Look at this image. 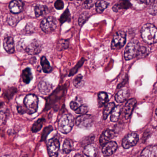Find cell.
<instances>
[{
  "instance_id": "1",
  "label": "cell",
  "mask_w": 157,
  "mask_h": 157,
  "mask_svg": "<svg viewBox=\"0 0 157 157\" xmlns=\"http://www.w3.org/2000/svg\"><path fill=\"white\" fill-rule=\"evenodd\" d=\"M157 29L151 24L144 25L141 30V36L146 44H152L157 43Z\"/></svg>"
},
{
  "instance_id": "21",
  "label": "cell",
  "mask_w": 157,
  "mask_h": 157,
  "mask_svg": "<svg viewBox=\"0 0 157 157\" xmlns=\"http://www.w3.org/2000/svg\"><path fill=\"white\" fill-rule=\"evenodd\" d=\"M122 108L121 105H117L115 106L113 110L111 113L110 120L112 122H116L118 121L122 112Z\"/></svg>"
},
{
  "instance_id": "19",
  "label": "cell",
  "mask_w": 157,
  "mask_h": 157,
  "mask_svg": "<svg viewBox=\"0 0 157 157\" xmlns=\"http://www.w3.org/2000/svg\"><path fill=\"white\" fill-rule=\"evenodd\" d=\"M38 90L41 93L43 94H48L52 91L53 87L49 82L46 81L40 82L38 84Z\"/></svg>"
},
{
  "instance_id": "3",
  "label": "cell",
  "mask_w": 157,
  "mask_h": 157,
  "mask_svg": "<svg viewBox=\"0 0 157 157\" xmlns=\"http://www.w3.org/2000/svg\"><path fill=\"white\" fill-rule=\"evenodd\" d=\"M126 34L124 31H120L114 35L111 43V48L113 50L120 49L125 44Z\"/></svg>"
},
{
  "instance_id": "26",
  "label": "cell",
  "mask_w": 157,
  "mask_h": 157,
  "mask_svg": "<svg viewBox=\"0 0 157 157\" xmlns=\"http://www.w3.org/2000/svg\"><path fill=\"white\" fill-rule=\"evenodd\" d=\"M35 13L36 17L44 15L48 10L47 7L44 5H36L35 8Z\"/></svg>"
},
{
  "instance_id": "8",
  "label": "cell",
  "mask_w": 157,
  "mask_h": 157,
  "mask_svg": "<svg viewBox=\"0 0 157 157\" xmlns=\"http://www.w3.org/2000/svg\"><path fill=\"white\" fill-rule=\"evenodd\" d=\"M93 123L92 117L90 115H81L77 117L76 124L80 128H89L91 127Z\"/></svg>"
},
{
  "instance_id": "29",
  "label": "cell",
  "mask_w": 157,
  "mask_h": 157,
  "mask_svg": "<svg viewBox=\"0 0 157 157\" xmlns=\"http://www.w3.org/2000/svg\"><path fill=\"white\" fill-rule=\"evenodd\" d=\"M73 85L77 88H81L84 85V81L83 77L81 74L77 75L73 80Z\"/></svg>"
},
{
  "instance_id": "25",
  "label": "cell",
  "mask_w": 157,
  "mask_h": 157,
  "mask_svg": "<svg viewBox=\"0 0 157 157\" xmlns=\"http://www.w3.org/2000/svg\"><path fill=\"white\" fill-rule=\"evenodd\" d=\"M95 4L96 12L98 13H101L108 7L109 3L104 1H98Z\"/></svg>"
},
{
  "instance_id": "44",
  "label": "cell",
  "mask_w": 157,
  "mask_h": 157,
  "mask_svg": "<svg viewBox=\"0 0 157 157\" xmlns=\"http://www.w3.org/2000/svg\"><path fill=\"white\" fill-rule=\"evenodd\" d=\"M55 7L58 10H61L63 9L64 7V4L62 1H57L55 3Z\"/></svg>"
},
{
  "instance_id": "13",
  "label": "cell",
  "mask_w": 157,
  "mask_h": 157,
  "mask_svg": "<svg viewBox=\"0 0 157 157\" xmlns=\"http://www.w3.org/2000/svg\"><path fill=\"white\" fill-rule=\"evenodd\" d=\"M114 131L111 129H106L103 132L101 135L99 139L100 145L101 146H104L105 144L108 143L110 140L113 138L115 136Z\"/></svg>"
},
{
  "instance_id": "5",
  "label": "cell",
  "mask_w": 157,
  "mask_h": 157,
  "mask_svg": "<svg viewBox=\"0 0 157 157\" xmlns=\"http://www.w3.org/2000/svg\"><path fill=\"white\" fill-rule=\"evenodd\" d=\"M139 43L136 40L130 41L126 47L124 53V57L126 60H129L136 57Z\"/></svg>"
},
{
  "instance_id": "31",
  "label": "cell",
  "mask_w": 157,
  "mask_h": 157,
  "mask_svg": "<svg viewBox=\"0 0 157 157\" xmlns=\"http://www.w3.org/2000/svg\"><path fill=\"white\" fill-rule=\"evenodd\" d=\"M82 105V100L81 98L78 96L71 102L70 106L72 110L75 111Z\"/></svg>"
},
{
  "instance_id": "27",
  "label": "cell",
  "mask_w": 157,
  "mask_h": 157,
  "mask_svg": "<svg viewBox=\"0 0 157 157\" xmlns=\"http://www.w3.org/2000/svg\"><path fill=\"white\" fill-rule=\"evenodd\" d=\"M73 143L72 140L69 139H66L63 145V151L65 153H70L73 149Z\"/></svg>"
},
{
  "instance_id": "41",
  "label": "cell",
  "mask_w": 157,
  "mask_h": 157,
  "mask_svg": "<svg viewBox=\"0 0 157 157\" xmlns=\"http://www.w3.org/2000/svg\"><path fill=\"white\" fill-rule=\"evenodd\" d=\"M96 2L94 1H85L82 4V7L84 9L89 10L94 6Z\"/></svg>"
},
{
  "instance_id": "38",
  "label": "cell",
  "mask_w": 157,
  "mask_h": 157,
  "mask_svg": "<svg viewBox=\"0 0 157 157\" xmlns=\"http://www.w3.org/2000/svg\"><path fill=\"white\" fill-rule=\"evenodd\" d=\"M89 111V107L86 105H82L79 108H78L76 111H75L76 113L78 114L84 115L86 114Z\"/></svg>"
},
{
  "instance_id": "16",
  "label": "cell",
  "mask_w": 157,
  "mask_h": 157,
  "mask_svg": "<svg viewBox=\"0 0 157 157\" xmlns=\"http://www.w3.org/2000/svg\"><path fill=\"white\" fill-rule=\"evenodd\" d=\"M157 152V146H147L141 151L140 157H156Z\"/></svg>"
},
{
  "instance_id": "37",
  "label": "cell",
  "mask_w": 157,
  "mask_h": 157,
  "mask_svg": "<svg viewBox=\"0 0 157 157\" xmlns=\"http://www.w3.org/2000/svg\"><path fill=\"white\" fill-rule=\"evenodd\" d=\"M53 130V127L51 126L46 127L42 133L41 141H44L46 140L48 134Z\"/></svg>"
},
{
  "instance_id": "30",
  "label": "cell",
  "mask_w": 157,
  "mask_h": 157,
  "mask_svg": "<svg viewBox=\"0 0 157 157\" xmlns=\"http://www.w3.org/2000/svg\"><path fill=\"white\" fill-rule=\"evenodd\" d=\"M44 121V118H39L37 121L35 122L32 127V132L36 133L41 130L43 125V123Z\"/></svg>"
},
{
  "instance_id": "47",
  "label": "cell",
  "mask_w": 157,
  "mask_h": 157,
  "mask_svg": "<svg viewBox=\"0 0 157 157\" xmlns=\"http://www.w3.org/2000/svg\"><path fill=\"white\" fill-rule=\"evenodd\" d=\"M83 157L81 154H77L75 155V157Z\"/></svg>"
},
{
  "instance_id": "18",
  "label": "cell",
  "mask_w": 157,
  "mask_h": 157,
  "mask_svg": "<svg viewBox=\"0 0 157 157\" xmlns=\"http://www.w3.org/2000/svg\"><path fill=\"white\" fill-rule=\"evenodd\" d=\"M129 91L128 90L125 88L120 90L116 94L115 99V101L118 103H122L127 100L129 97Z\"/></svg>"
},
{
  "instance_id": "40",
  "label": "cell",
  "mask_w": 157,
  "mask_h": 157,
  "mask_svg": "<svg viewBox=\"0 0 157 157\" xmlns=\"http://www.w3.org/2000/svg\"><path fill=\"white\" fill-rule=\"evenodd\" d=\"M157 2L155 1L154 3L151 4L150 7L148 10L149 13L152 15L155 16L157 14Z\"/></svg>"
},
{
  "instance_id": "7",
  "label": "cell",
  "mask_w": 157,
  "mask_h": 157,
  "mask_svg": "<svg viewBox=\"0 0 157 157\" xmlns=\"http://www.w3.org/2000/svg\"><path fill=\"white\" fill-rule=\"evenodd\" d=\"M47 145L49 157H57L60 147L59 140L57 138H52L48 140Z\"/></svg>"
},
{
  "instance_id": "39",
  "label": "cell",
  "mask_w": 157,
  "mask_h": 157,
  "mask_svg": "<svg viewBox=\"0 0 157 157\" xmlns=\"http://www.w3.org/2000/svg\"><path fill=\"white\" fill-rule=\"evenodd\" d=\"M70 20V14L69 11L67 9L66 11L62 14L60 17V21L61 23H64L66 21H68Z\"/></svg>"
},
{
  "instance_id": "32",
  "label": "cell",
  "mask_w": 157,
  "mask_h": 157,
  "mask_svg": "<svg viewBox=\"0 0 157 157\" xmlns=\"http://www.w3.org/2000/svg\"><path fill=\"white\" fill-rule=\"evenodd\" d=\"M21 17L17 14H13L9 15L8 17V23L12 26H14L18 24V23L21 21Z\"/></svg>"
},
{
  "instance_id": "28",
  "label": "cell",
  "mask_w": 157,
  "mask_h": 157,
  "mask_svg": "<svg viewBox=\"0 0 157 157\" xmlns=\"http://www.w3.org/2000/svg\"><path fill=\"white\" fill-rule=\"evenodd\" d=\"M115 106V105L113 102L109 103L105 106L103 113V117L104 120L106 119L109 115L111 113Z\"/></svg>"
},
{
  "instance_id": "46",
  "label": "cell",
  "mask_w": 157,
  "mask_h": 157,
  "mask_svg": "<svg viewBox=\"0 0 157 157\" xmlns=\"http://www.w3.org/2000/svg\"><path fill=\"white\" fill-rule=\"evenodd\" d=\"M155 1H138V2H141V3H144V4H151L152 3H154L155 2Z\"/></svg>"
},
{
  "instance_id": "11",
  "label": "cell",
  "mask_w": 157,
  "mask_h": 157,
  "mask_svg": "<svg viewBox=\"0 0 157 157\" xmlns=\"http://www.w3.org/2000/svg\"><path fill=\"white\" fill-rule=\"evenodd\" d=\"M117 148V144L115 141H109L103 146L102 153L105 157H108L113 154Z\"/></svg>"
},
{
  "instance_id": "42",
  "label": "cell",
  "mask_w": 157,
  "mask_h": 157,
  "mask_svg": "<svg viewBox=\"0 0 157 157\" xmlns=\"http://www.w3.org/2000/svg\"><path fill=\"white\" fill-rule=\"evenodd\" d=\"M94 136H90L84 138V140L83 139L82 141V145H85V147L87 145L91 144L92 141H93L94 140Z\"/></svg>"
},
{
  "instance_id": "12",
  "label": "cell",
  "mask_w": 157,
  "mask_h": 157,
  "mask_svg": "<svg viewBox=\"0 0 157 157\" xmlns=\"http://www.w3.org/2000/svg\"><path fill=\"white\" fill-rule=\"evenodd\" d=\"M136 104V101L134 98L129 99L124 106V116L126 119H128L132 114L133 110Z\"/></svg>"
},
{
  "instance_id": "43",
  "label": "cell",
  "mask_w": 157,
  "mask_h": 157,
  "mask_svg": "<svg viewBox=\"0 0 157 157\" xmlns=\"http://www.w3.org/2000/svg\"><path fill=\"white\" fill-rule=\"evenodd\" d=\"M6 117V113L3 111H0V126L2 125L5 123Z\"/></svg>"
},
{
  "instance_id": "4",
  "label": "cell",
  "mask_w": 157,
  "mask_h": 157,
  "mask_svg": "<svg viewBox=\"0 0 157 157\" xmlns=\"http://www.w3.org/2000/svg\"><path fill=\"white\" fill-rule=\"evenodd\" d=\"M24 103L29 114L34 113L38 109V97L35 94H28L25 98Z\"/></svg>"
},
{
  "instance_id": "9",
  "label": "cell",
  "mask_w": 157,
  "mask_h": 157,
  "mask_svg": "<svg viewBox=\"0 0 157 157\" xmlns=\"http://www.w3.org/2000/svg\"><path fill=\"white\" fill-rule=\"evenodd\" d=\"M139 137L136 133L134 132L128 133L125 136L122 140V146L124 149H128L136 145Z\"/></svg>"
},
{
  "instance_id": "14",
  "label": "cell",
  "mask_w": 157,
  "mask_h": 157,
  "mask_svg": "<svg viewBox=\"0 0 157 157\" xmlns=\"http://www.w3.org/2000/svg\"><path fill=\"white\" fill-rule=\"evenodd\" d=\"M3 47L5 51L10 54H13L15 51L14 42L11 36H7L4 38L3 42Z\"/></svg>"
},
{
  "instance_id": "6",
  "label": "cell",
  "mask_w": 157,
  "mask_h": 157,
  "mask_svg": "<svg viewBox=\"0 0 157 157\" xmlns=\"http://www.w3.org/2000/svg\"><path fill=\"white\" fill-rule=\"evenodd\" d=\"M57 25V22L56 18L50 16L45 18L42 21L40 27L43 32L46 33H49L56 30Z\"/></svg>"
},
{
  "instance_id": "45",
  "label": "cell",
  "mask_w": 157,
  "mask_h": 157,
  "mask_svg": "<svg viewBox=\"0 0 157 157\" xmlns=\"http://www.w3.org/2000/svg\"><path fill=\"white\" fill-rule=\"evenodd\" d=\"M17 110H18L19 113L21 114H23L26 112L25 109L24 108L23 106H21V105H18L17 106Z\"/></svg>"
},
{
  "instance_id": "10",
  "label": "cell",
  "mask_w": 157,
  "mask_h": 157,
  "mask_svg": "<svg viewBox=\"0 0 157 157\" xmlns=\"http://www.w3.org/2000/svg\"><path fill=\"white\" fill-rule=\"evenodd\" d=\"M25 50L29 55L33 56L38 55L42 50V45L38 40L33 39L27 45Z\"/></svg>"
},
{
  "instance_id": "23",
  "label": "cell",
  "mask_w": 157,
  "mask_h": 157,
  "mask_svg": "<svg viewBox=\"0 0 157 157\" xmlns=\"http://www.w3.org/2000/svg\"><path fill=\"white\" fill-rule=\"evenodd\" d=\"M41 65L43 71L46 73H50L52 71V68L50 66L49 62L45 56H42L41 58Z\"/></svg>"
},
{
  "instance_id": "20",
  "label": "cell",
  "mask_w": 157,
  "mask_h": 157,
  "mask_svg": "<svg viewBox=\"0 0 157 157\" xmlns=\"http://www.w3.org/2000/svg\"><path fill=\"white\" fill-rule=\"evenodd\" d=\"M131 4L127 1H123L119 2V3H116L113 7V10L115 12H117L118 11L122 10H127L131 7Z\"/></svg>"
},
{
  "instance_id": "35",
  "label": "cell",
  "mask_w": 157,
  "mask_h": 157,
  "mask_svg": "<svg viewBox=\"0 0 157 157\" xmlns=\"http://www.w3.org/2000/svg\"><path fill=\"white\" fill-rule=\"evenodd\" d=\"M89 17H90V14L89 13L87 12L82 13L79 16V18L78 19V23L79 25L82 26L85 23V22L87 21Z\"/></svg>"
},
{
  "instance_id": "33",
  "label": "cell",
  "mask_w": 157,
  "mask_h": 157,
  "mask_svg": "<svg viewBox=\"0 0 157 157\" xmlns=\"http://www.w3.org/2000/svg\"><path fill=\"white\" fill-rule=\"evenodd\" d=\"M148 55V51L147 48L142 46H140L137 53V57L138 58H143Z\"/></svg>"
},
{
  "instance_id": "17",
  "label": "cell",
  "mask_w": 157,
  "mask_h": 157,
  "mask_svg": "<svg viewBox=\"0 0 157 157\" xmlns=\"http://www.w3.org/2000/svg\"><path fill=\"white\" fill-rule=\"evenodd\" d=\"M83 153L88 157H96L98 154V150L95 145L90 144L84 147Z\"/></svg>"
},
{
  "instance_id": "22",
  "label": "cell",
  "mask_w": 157,
  "mask_h": 157,
  "mask_svg": "<svg viewBox=\"0 0 157 157\" xmlns=\"http://www.w3.org/2000/svg\"><path fill=\"white\" fill-rule=\"evenodd\" d=\"M22 77L24 82L26 84H29L33 79V75L31 69L29 67L25 69L23 71Z\"/></svg>"
},
{
  "instance_id": "34",
  "label": "cell",
  "mask_w": 157,
  "mask_h": 157,
  "mask_svg": "<svg viewBox=\"0 0 157 157\" xmlns=\"http://www.w3.org/2000/svg\"><path fill=\"white\" fill-rule=\"evenodd\" d=\"M85 61V59H84V58H82L81 59V60L77 63L76 66H75L74 67H73V68L71 69L70 72L69 76H73L74 74H76V73H77V71H78V70L82 66V65H83Z\"/></svg>"
},
{
  "instance_id": "15",
  "label": "cell",
  "mask_w": 157,
  "mask_h": 157,
  "mask_svg": "<svg viewBox=\"0 0 157 157\" xmlns=\"http://www.w3.org/2000/svg\"><path fill=\"white\" fill-rule=\"evenodd\" d=\"M24 3L21 1H13L9 5L10 11L14 14H18L21 12L23 9Z\"/></svg>"
},
{
  "instance_id": "24",
  "label": "cell",
  "mask_w": 157,
  "mask_h": 157,
  "mask_svg": "<svg viewBox=\"0 0 157 157\" xmlns=\"http://www.w3.org/2000/svg\"><path fill=\"white\" fill-rule=\"evenodd\" d=\"M108 101V95L106 93L101 92L98 94V106L101 107Z\"/></svg>"
},
{
  "instance_id": "36",
  "label": "cell",
  "mask_w": 157,
  "mask_h": 157,
  "mask_svg": "<svg viewBox=\"0 0 157 157\" xmlns=\"http://www.w3.org/2000/svg\"><path fill=\"white\" fill-rule=\"evenodd\" d=\"M69 47V43L67 41L65 40H60L59 41L57 45V48L59 51L67 49Z\"/></svg>"
},
{
  "instance_id": "2",
  "label": "cell",
  "mask_w": 157,
  "mask_h": 157,
  "mask_svg": "<svg viewBox=\"0 0 157 157\" xmlns=\"http://www.w3.org/2000/svg\"><path fill=\"white\" fill-rule=\"evenodd\" d=\"M74 124L75 119L73 116L70 114H65L61 117L59 121V130L63 134H68L73 128Z\"/></svg>"
}]
</instances>
